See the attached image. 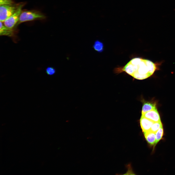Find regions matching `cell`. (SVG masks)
<instances>
[{"instance_id": "277c9868", "label": "cell", "mask_w": 175, "mask_h": 175, "mask_svg": "<svg viewBox=\"0 0 175 175\" xmlns=\"http://www.w3.org/2000/svg\"><path fill=\"white\" fill-rule=\"evenodd\" d=\"M25 4L24 3H20L18 8L15 12L4 21L3 23L6 26L10 28L13 29L16 25L22 11V8Z\"/></svg>"}, {"instance_id": "52a82bcc", "label": "cell", "mask_w": 175, "mask_h": 175, "mask_svg": "<svg viewBox=\"0 0 175 175\" xmlns=\"http://www.w3.org/2000/svg\"><path fill=\"white\" fill-rule=\"evenodd\" d=\"M144 137L148 142L150 145L155 144L156 140L155 133L150 130L144 133Z\"/></svg>"}, {"instance_id": "8fae6325", "label": "cell", "mask_w": 175, "mask_h": 175, "mask_svg": "<svg viewBox=\"0 0 175 175\" xmlns=\"http://www.w3.org/2000/svg\"><path fill=\"white\" fill-rule=\"evenodd\" d=\"M93 47L95 50L98 52H101L104 50V45L102 43L97 40L95 42L93 45Z\"/></svg>"}, {"instance_id": "9c48e42d", "label": "cell", "mask_w": 175, "mask_h": 175, "mask_svg": "<svg viewBox=\"0 0 175 175\" xmlns=\"http://www.w3.org/2000/svg\"><path fill=\"white\" fill-rule=\"evenodd\" d=\"M156 108L155 104L150 102H146L143 105L141 114L143 115L146 113Z\"/></svg>"}, {"instance_id": "8992f818", "label": "cell", "mask_w": 175, "mask_h": 175, "mask_svg": "<svg viewBox=\"0 0 175 175\" xmlns=\"http://www.w3.org/2000/svg\"><path fill=\"white\" fill-rule=\"evenodd\" d=\"M154 122L141 115L140 119V125L144 133L150 130Z\"/></svg>"}, {"instance_id": "ba28073f", "label": "cell", "mask_w": 175, "mask_h": 175, "mask_svg": "<svg viewBox=\"0 0 175 175\" xmlns=\"http://www.w3.org/2000/svg\"><path fill=\"white\" fill-rule=\"evenodd\" d=\"M0 33L1 35H11L13 32V29L9 28L6 26L2 22L0 21Z\"/></svg>"}, {"instance_id": "5b68a950", "label": "cell", "mask_w": 175, "mask_h": 175, "mask_svg": "<svg viewBox=\"0 0 175 175\" xmlns=\"http://www.w3.org/2000/svg\"><path fill=\"white\" fill-rule=\"evenodd\" d=\"M142 115L154 122L161 121L159 114L156 108Z\"/></svg>"}, {"instance_id": "3957f363", "label": "cell", "mask_w": 175, "mask_h": 175, "mask_svg": "<svg viewBox=\"0 0 175 175\" xmlns=\"http://www.w3.org/2000/svg\"><path fill=\"white\" fill-rule=\"evenodd\" d=\"M20 3L0 6V21L3 22L17 11Z\"/></svg>"}, {"instance_id": "7a4b0ae2", "label": "cell", "mask_w": 175, "mask_h": 175, "mask_svg": "<svg viewBox=\"0 0 175 175\" xmlns=\"http://www.w3.org/2000/svg\"><path fill=\"white\" fill-rule=\"evenodd\" d=\"M46 18L44 14L37 10L22 11L19 21L16 25L26 21L44 19Z\"/></svg>"}, {"instance_id": "6da1fadb", "label": "cell", "mask_w": 175, "mask_h": 175, "mask_svg": "<svg viewBox=\"0 0 175 175\" xmlns=\"http://www.w3.org/2000/svg\"><path fill=\"white\" fill-rule=\"evenodd\" d=\"M157 68L156 64L148 60L139 57L133 58L124 66L117 68V72L124 71L139 80L146 79L152 75Z\"/></svg>"}, {"instance_id": "7c38bea8", "label": "cell", "mask_w": 175, "mask_h": 175, "mask_svg": "<svg viewBox=\"0 0 175 175\" xmlns=\"http://www.w3.org/2000/svg\"><path fill=\"white\" fill-rule=\"evenodd\" d=\"M162 126V125L161 121L154 122L151 126L150 130L155 133Z\"/></svg>"}, {"instance_id": "5bb4252c", "label": "cell", "mask_w": 175, "mask_h": 175, "mask_svg": "<svg viewBox=\"0 0 175 175\" xmlns=\"http://www.w3.org/2000/svg\"><path fill=\"white\" fill-rule=\"evenodd\" d=\"M15 3L14 0H0V6L9 5Z\"/></svg>"}, {"instance_id": "30bf717a", "label": "cell", "mask_w": 175, "mask_h": 175, "mask_svg": "<svg viewBox=\"0 0 175 175\" xmlns=\"http://www.w3.org/2000/svg\"><path fill=\"white\" fill-rule=\"evenodd\" d=\"M163 134V126L161 127L158 130L155 132L156 140L154 146L161 140Z\"/></svg>"}, {"instance_id": "4fadbf2b", "label": "cell", "mask_w": 175, "mask_h": 175, "mask_svg": "<svg viewBox=\"0 0 175 175\" xmlns=\"http://www.w3.org/2000/svg\"><path fill=\"white\" fill-rule=\"evenodd\" d=\"M45 71L46 74L50 76L53 75L56 72L55 69L51 67H48L46 68Z\"/></svg>"}]
</instances>
